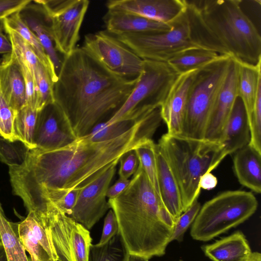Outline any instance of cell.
<instances>
[{
    "label": "cell",
    "instance_id": "1",
    "mask_svg": "<svg viewBox=\"0 0 261 261\" xmlns=\"http://www.w3.org/2000/svg\"><path fill=\"white\" fill-rule=\"evenodd\" d=\"M159 126L157 119L148 115L126 133L109 140L80 138L57 149H30L22 165L9 167L13 193L21 198L28 212L39 214L46 203L84 187L125 152L151 139Z\"/></svg>",
    "mask_w": 261,
    "mask_h": 261
},
{
    "label": "cell",
    "instance_id": "2",
    "mask_svg": "<svg viewBox=\"0 0 261 261\" xmlns=\"http://www.w3.org/2000/svg\"><path fill=\"white\" fill-rule=\"evenodd\" d=\"M138 77L118 75L83 47H76L61 62L53 85L54 102L78 139L121 107Z\"/></svg>",
    "mask_w": 261,
    "mask_h": 261
},
{
    "label": "cell",
    "instance_id": "3",
    "mask_svg": "<svg viewBox=\"0 0 261 261\" xmlns=\"http://www.w3.org/2000/svg\"><path fill=\"white\" fill-rule=\"evenodd\" d=\"M190 36L198 47L256 65L261 37L240 0H186Z\"/></svg>",
    "mask_w": 261,
    "mask_h": 261
},
{
    "label": "cell",
    "instance_id": "4",
    "mask_svg": "<svg viewBox=\"0 0 261 261\" xmlns=\"http://www.w3.org/2000/svg\"><path fill=\"white\" fill-rule=\"evenodd\" d=\"M108 202L129 254L148 259L165 254L175 222L140 165L127 187Z\"/></svg>",
    "mask_w": 261,
    "mask_h": 261
},
{
    "label": "cell",
    "instance_id": "5",
    "mask_svg": "<svg viewBox=\"0 0 261 261\" xmlns=\"http://www.w3.org/2000/svg\"><path fill=\"white\" fill-rule=\"evenodd\" d=\"M156 144L177 184L184 212L198 199L201 176L211 172L225 158L222 145L167 133L161 137Z\"/></svg>",
    "mask_w": 261,
    "mask_h": 261
},
{
    "label": "cell",
    "instance_id": "6",
    "mask_svg": "<svg viewBox=\"0 0 261 261\" xmlns=\"http://www.w3.org/2000/svg\"><path fill=\"white\" fill-rule=\"evenodd\" d=\"M231 57L220 55L198 69L188 93L180 137L203 141L216 99L226 79Z\"/></svg>",
    "mask_w": 261,
    "mask_h": 261
},
{
    "label": "cell",
    "instance_id": "7",
    "mask_svg": "<svg viewBox=\"0 0 261 261\" xmlns=\"http://www.w3.org/2000/svg\"><path fill=\"white\" fill-rule=\"evenodd\" d=\"M257 206V200L251 192H223L200 207L192 223L190 234L195 240L210 241L245 222Z\"/></svg>",
    "mask_w": 261,
    "mask_h": 261
},
{
    "label": "cell",
    "instance_id": "8",
    "mask_svg": "<svg viewBox=\"0 0 261 261\" xmlns=\"http://www.w3.org/2000/svg\"><path fill=\"white\" fill-rule=\"evenodd\" d=\"M143 60V69L134 88L121 107L105 122L106 124L140 118L160 108L180 74L167 62Z\"/></svg>",
    "mask_w": 261,
    "mask_h": 261
},
{
    "label": "cell",
    "instance_id": "9",
    "mask_svg": "<svg viewBox=\"0 0 261 261\" xmlns=\"http://www.w3.org/2000/svg\"><path fill=\"white\" fill-rule=\"evenodd\" d=\"M171 23L168 31L114 36L143 60L167 62L187 50L199 48L191 39L185 10Z\"/></svg>",
    "mask_w": 261,
    "mask_h": 261
},
{
    "label": "cell",
    "instance_id": "10",
    "mask_svg": "<svg viewBox=\"0 0 261 261\" xmlns=\"http://www.w3.org/2000/svg\"><path fill=\"white\" fill-rule=\"evenodd\" d=\"M50 19L56 49L66 56L75 48L88 10V0H38Z\"/></svg>",
    "mask_w": 261,
    "mask_h": 261
},
{
    "label": "cell",
    "instance_id": "11",
    "mask_svg": "<svg viewBox=\"0 0 261 261\" xmlns=\"http://www.w3.org/2000/svg\"><path fill=\"white\" fill-rule=\"evenodd\" d=\"M110 71L128 79L141 74L144 60L107 31L85 36L82 46Z\"/></svg>",
    "mask_w": 261,
    "mask_h": 261
},
{
    "label": "cell",
    "instance_id": "12",
    "mask_svg": "<svg viewBox=\"0 0 261 261\" xmlns=\"http://www.w3.org/2000/svg\"><path fill=\"white\" fill-rule=\"evenodd\" d=\"M119 161L82 188L70 217L87 229H91L110 208L107 193Z\"/></svg>",
    "mask_w": 261,
    "mask_h": 261
},
{
    "label": "cell",
    "instance_id": "13",
    "mask_svg": "<svg viewBox=\"0 0 261 261\" xmlns=\"http://www.w3.org/2000/svg\"><path fill=\"white\" fill-rule=\"evenodd\" d=\"M76 139L55 102L47 104L38 112L34 136V149H57L72 143Z\"/></svg>",
    "mask_w": 261,
    "mask_h": 261
},
{
    "label": "cell",
    "instance_id": "14",
    "mask_svg": "<svg viewBox=\"0 0 261 261\" xmlns=\"http://www.w3.org/2000/svg\"><path fill=\"white\" fill-rule=\"evenodd\" d=\"M238 64L231 58L225 82L216 99L207 126L204 140L221 144L222 136L238 97Z\"/></svg>",
    "mask_w": 261,
    "mask_h": 261
},
{
    "label": "cell",
    "instance_id": "15",
    "mask_svg": "<svg viewBox=\"0 0 261 261\" xmlns=\"http://www.w3.org/2000/svg\"><path fill=\"white\" fill-rule=\"evenodd\" d=\"M198 69L180 74L160 107L161 116L169 135L179 136L181 134L189 91Z\"/></svg>",
    "mask_w": 261,
    "mask_h": 261
},
{
    "label": "cell",
    "instance_id": "16",
    "mask_svg": "<svg viewBox=\"0 0 261 261\" xmlns=\"http://www.w3.org/2000/svg\"><path fill=\"white\" fill-rule=\"evenodd\" d=\"M108 10L136 14L156 21L170 23L185 11L186 0H111Z\"/></svg>",
    "mask_w": 261,
    "mask_h": 261
},
{
    "label": "cell",
    "instance_id": "17",
    "mask_svg": "<svg viewBox=\"0 0 261 261\" xmlns=\"http://www.w3.org/2000/svg\"><path fill=\"white\" fill-rule=\"evenodd\" d=\"M18 231L31 261L58 260L49 232L33 212H29L24 220L18 223Z\"/></svg>",
    "mask_w": 261,
    "mask_h": 261
},
{
    "label": "cell",
    "instance_id": "18",
    "mask_svg": "<svg viewBox=\"0 0 261 261\" xmlns=\"http://www.w3.org/2000/svg\"><path fill=\"white\" fill-rule=\"evenodd\" d=\"M49 233L58 261H71L70 243L76 221L54 204L46 203L45 211L38 218Z\"/></svg>",
    "mask_w": 261,
    "mask_h": 261
},
{
    "label": "cell",
    "instance_id": "19",
    "mask_svg": "<svg viewBox=\"0 0 261 261\" xmlns=\"http://www.w3.org/2000/svg\"><path fill=\"white\" fill-rule=\"evenodd\" d=\"M107 32L114 36L128 33L165 32L172 27L171 22L165 23L136 14L108 10L103 17Z\"/></svg>",
    "mask_w": 261,
    "mask_h": 261
},
{
    "label": "cell",
    "instance_id": "20",
    "mask_svg": "<svg viewBox=\"0 0 261 261\" xmlns=\"http://www.w3.org/2000/svg\"><path fill=\"white\" fill-rule=\"evenodd\" d=\"M19 14L42 44L58 74L62 61L57 53L52 37L50 19L45 9L38 1H31L19 11Z\"/></svg>",
    "mask_w": 261,
    "mask_h": 261
},
{
    "label": "cell",
    "instance_id": "21",
    "mask_svg": "<svg viewBox=\"0 0 261 261\" xmlns=\"http://www.w3.org/2000/svg\"><path fill=\"white\" fill-rule=\"evenodd\" d=\"M0 91L15 113L26 105L24 79L12 52L6 55L0 63Z\"/></svg>",
    "mask_w": 261,
    "mask_h": 261
},
{
    "label": "cell",
    "instance_id": "22",
    "mask_svg": "<svg viewBox=\"0 0 261 261\" xmlns=\"http://www.w3.org/2000/svg\"><path fill=\"white\" fill-rule=\"evenodd\" d=\"M250 130L244 104L237 97L226 123L221 144L224 158L249 144Z\"/></svg>",
    "mask_w": 261,
    "mask_h": 261
},
{
    "label": "cell",
    "instance_id": "23",
    "mask_svg": "<svg viewBox=\"0 0 261 261\" xmlns=\"http://www.w3.org/2000/svg\"><path fill=\"white\" fill-rule=\"evenodd\" d=\"M233 154V170L240 184L260 193L261 153L248 144Z\"/></svg>",
    "mask_w": 261,
    "mask_h": 261
},
{
    "label": "cell",
    "instance_id": "24",
    "mask_svg": "<svg viewBox=\"0 0 261 261\" xmlns=\"http://www.w3.org/2000/svg\"><path fill=\"white\" fill-rule=\"evenodd\" d=\"M155 154L161 201L163 206L175 222L183 213L178 187L166 159L156 144Z\"/></svg>",
    "mask_w": 261,
    "mask_h": 261
},
{
    "label": "cell",
    "instance_id": "25",
    "mask_svg": "<svg viewBox=\"0 0 261 261\" xmlns=\"http://www.w3.org/2000/svg\"><path fill=\"white\" fill-rule=\"evenodd\" d=\"M212 261H246L252 252L247 240L241 231L201 247Z\"/></svg>",
    "mask_w": 261,
    "mask_h": 261
},
{
    "label": "cell",
    "instance_id": "26",
    "mask_svg": "<svg viewBox=\"0 0 261 261\" xmlns=\"http://www.w3.org/2000/svg\"><path fill=\"white\" fill-rule=\"evenodd\" d=\"M237 61L238 64V97L244 104L249 122L258 89L261 88V62L256 65H253Z\"/></svg>",
    "mask_w": 261,
    "mask_h": 261
},
{
    "label": "cell",
    "instance_id": "27",
    "mask_svg": "<svg viewBox=\"0 0 261 261\" xmlns=\"http://www.w3.org/2000/svg\"><path fill=\"white\" fill-rule=\"evenodd\" d=\"M3 23L18 33L31 46L41 64L50 74L54 84L58 80L54 65L39 40L16 12L3 21Z\"/></svg>",
    "mask_w": 261,
    "mask_h": 261
},
{
    "label": "cell",
    "instance_id": "28",
    "mask_svg": "<svg viewBox=\"0 0 261 261\" xmlns=\"http://www.w3.org/2000/svg\"><path fill=\"white\" fill-rule=\"evenodd\" d=\"M18 224L7 220L0 210V235L8 261H30L19 238Z\"/></svg>",
    "mask_w": 261,
    "mask_h": 261
},
{
    "label": "cell",
    "instance_id": "29",
    "mask_svg": "<svg viewBox=\"0 0 261 261\" xmlns=\"http://www.w3.org/2000/svg\"><path fill=\"white\" fill-rule=\"evenodd\" d=\"M220 55L203 48L187 50L169 60L167 63L179 74L199 69L217 59Z\"/></svg>",
    "mask_w": 261,
    "mask_h": 261
},
{
    "label": "cell",
    "instance_id": "30",
    "mask_svg": "<svg viewBox=\"0 0 261 261\" xmlns=\"http://www.w3.org/2000/svg\"><path fill=\"white\" fill-rule=\"evenodd\" d=\"M38 111L29 105H25L15 114L13 130L15 140L23 142L30 149L35 148L34 136Z\"/></svg>",
    "mask_w": 261,
    "mask_h": 261
},
{
    "label": "cell",
    "instance_id": "31",
    "mask_svg": "<svg viewBox=\"0 0 261 261\" xmlns=\"http://www.w3.org/2000/svg\"><path fill=\"white\" fill-rule=\"evenodd\" d=\"M128 254L124 244L118 232L103 245L91 244L89 261H126Z\"/></svg>",
    "mask_w": 261,
    "mask_h": 261
},
{
    "label": "cell",
    "instance_id": "32",
    "mask_svg": "<svg viewBox=\"0 0 261 261\" xmlns=\"http://www.w3.org/2000/svg\"><path fill=\"white\" fill-rule=\"evenodd\" d=\"M143 117L126 118L109 125L105 122H101L95 126L90 133L81 138L92 142L104 141L117 138L134 127Z\"/></svg>",
    "mask_w": 261,
    "mask_h": 261
},
{
    "label": "cell",
    "instance_id": "33",
    "mask_svg": "<svg viewBox=\"0 0 261 261\" xmlns=\"http://www.w3.org/2000/svg\"><path fill=\"white\" fill-rule=\"evenodd\" d=\"M135 150L139 159V165L161 200L158 184L155 143L152 139H148L135 148Z\"/></svg>",
    "mask_w": 261,
    "mask_h": 261
},
{
    "label": "cell",
    "instance_id": "34",
    "mask_svg": "<svg viewBox=\"0 0 261 261\" xmlns=\"http://www.w3.org/2000/svg\"><path fill=\"white\" fill-rule=\"evenodd\" d=\"M12 45V52L28 67L34 81L36 69L41 63L29 44L16 32L4 25Z\"/></svg>",
    "mask_w": 261,
    "mask_h": 261
},
{
    "label": "cell",
    "instance_id": "35",
    "mask_svg": "<svg viewBox=\"0 0 261 261\" xmlns=\"http://www.w3.org/2000/svg\"><path fill=\"white\" fill-rule=\"evenodd\" d=\"M30 149L22 141L0 137V161L9 167L20 166L25 161Z\"/></svg>",
    "mask_w": 261,
    "mask_h": 261
},
{
    "label": "cell",
    "instance_id": "36",
    "mask_svg": "<svg viewBox=\"0 0 261 261\" xmlns=\"http://www.w3.org/2000/svg\"><path fill=\"white\" fill-rule=\"evenodd\" d=\"M92 238L90 232L76 222L71 232L70 252L71 261H89Z\"/></svg>",
    "mask_w": 261,
    "mask_h": 261
},
{
    "label": "cell",
    "instance_id": "37",
    "mask_svg": "<svg viewBox=\"0 0 261 261\" xmlns=\"http://www.w3.org/2000/svg\"><path fill=\"white\" fill-rule=\"evenodd\" d=\"M35 83L36 95L35 108L38 112L47 104L54 102V83L48 71L41 63L36 69Z\"/></svg>",
    "mask_w": 261,
    "mask_h": 261
},
{
    "label": "cell",
    "instance_id": "38",
    "mask_svg": "<svg viewBox=\"0 0 261 261\" xmlns=\"http://www.w3.org/2000/svg\"><path fill=\"white\" fill-rule=\"evenodd\" d=\"M201 205L197 200L175 220L174 227L169 240V243L173 241L181 242L184 240V236L187 229L194 222L197 215Z\"/></svg>",
    "mask_w": 261,
    "mask_h": 261
},
{
    "label": "cell",
    "instance_id": "39",
    "mask_svg": "<svg viewBox=\"0 0 261 261\" xmlns=\"http://www.w3.org/2000/svg\"><path fill=\"white\" fill-rule=\"evenodd\" d=\"M249 124L250 130L249 145L261 153V88L258 89Z\"/></svg>",
    "mask_w": 261,
    "mask_h": 261
},
{
    "label": "cell",
    "instance_id": "40",
    "mask_svg": "<svg viewBox=\"0 0 261 261\" xmlns=\"http://www.w3.org/2000/svg\"><path fill=\"white\" fill-rule=\"evenodd\" d=\"M15 112L5 99L0 91V136L10 140H15L13 125Z\"/></svg>",
    "mask_w": 261,
    "mask_h": 261
},
{
    "label": "cell",
    "instance_id": "41",
    "mask_svg": "<svg viewBox=\"0 0 261 261\" xmlns=\"http://www.w3.org/2000/svg\"><path fill=\"white\" fill-rule=\"evenodd\" d=\"M119 178L127 179L137 171L139 161L135 149L125 152L120 158Z\"/></svg>",
    "mask_w": 261,
    "mask_h": 261
},
{
    "label": "cell",
    "instance_id": "42",
    "mask_svg": "<svg viewBox=\"0 0 261 261\" xmlns=\"http://www.w3.org/2000/svg\"><path fill=\"white\" fill-rule=\"evenodd\" d=\"M118 231V226L115 215L112 210H110L104 221V224L101 238L98 243L99 245L107 243L113 237Z\"/></svg>",
    "mask_w": 261,
    "mask_h": 261
},
{
    "label": "cell",
    "instance_id": "43",
    "mask_svg": "<svg viewBox=\"0 0 261 261\" xmlns=\"http://www.w3.org/2000/svg\"><path fill=\"white\" fill-rule=\"evenodd\" d=\"M32 0H0V22L20 11Z\"/></svg>",
    "mask_w": 261,
    "mask_h": 261
},
{
    "label": "cell",
    "instance_id": "44",
    "mask_svg": "<svg viewBox=\"0 0 261 261\" xmlns=\"http://www.w3.org/2000/svg\"><path fill=\"white\" fill-rule=\"evenodd\" d=\"M81 189L76 188L68 191L62 197L53 204L70 216Z\"/></svg>",
    "mask_w": 261,
    "mask_h": 261
},
{
    "label": "cell",
    "instance_id": "45",
    "mask_svg": "<svg viewBox=\"0 0 261 261\" xmlns=\"http://www.w3.org/2000/svg\"><path fill=\"white\" fill-rule=\"evenodd\" d=\"M130 180L119 178L111 187H109L107 197L112 199L119 195L129 185Z\"/></svg>",
    "mask_w": 261,
    "mask_h": 261
},
{
    "label": "cell",
    "instance_id": "46",
    "mask_svg": "<svg viewBox=\"0 0 261 261\" xmlns=\"http://www.w3.org/2000/svg\"><path fill=\"white\" fill-rule=\"evenodd\" d=\"M217 184V178L211 172H206L200 177L199 187L201 189L210 190L216 187Z\"/></svg>",
    "mask_w": 261,
    "mask_h": 261
},
{
    "label": "cell",
    "instance_id": "47",
    "mask_svg": "<svg viewBox=\"0 0 261 261\" xmlns=\"http://www.w3.org/2000/svg\"><path fill=\"white\" fill-rule=\"evenodd\" d=\"M3 24L0 25V54L8 55L12 53V45L10 40L3 31Z\"/></svg>",
    "mask_w": 261,
    "mask_h": 261
},
{
    "label": "cell",
    "instance_id": "48",
    "mask_svg": "<svg viewBox=\"0 0 261 261\" xmlns=\"http://www.w3.org/2000/svg\"><path fill=\"white\" fill-rule=\"evenodd\" d=\"M149 259L135 254H128L126 261H148Z\"/></svg>",
    "mask_w": 261,
    "mask_h": 261
},
{
    "label": "cell",
    "instance_id": "49",
    "mask_svg": "<svg viewBox=\"0 0 261 261\" xmlns=\"http://www.w3.org/2000/svg\"><path fill=\"white\" fill-rule=\"evenodd\" d=\"M246 261H261V254L258 252H252Z\"/></svg>",
    "mask_w": 261,
    "mask_h": 261
},
{
    "label": "cell",
    "instance_id": "50",
    "mask_svg": "<svg viewBox=\"0 0 261 261\" xmlns=\"http://www.w3.org/2000/svg\"><path fill=\"white\" fill-rule=\"evenodd\" d=\"M0 261H8L5 250L2 242H0Z\"/></svg>",
    "mask_w": 261,
    "mask_h": 261
},
{
    "label": "cell",
    "instance_id": "51",
    "mask_svg": "<svg viewBox=\"0 0 261 261\" xmlns=\"http://www.w3.org/2000/svg\"><path fill=\"white\" fill-rule=\"evenodd\" d=\"M2 242V240H1V235H0V242Z\"/></svg>",
    "mask_w": 261,
    "mask_h": 261
},
{
    "label": "cell",
    "instance_id": "52",
    "mask_svg": "<svg viewBox=\"0 0 261 261\" xmlns=\"http://www.w3.org/2000/svg\"><path fill=\"white\" fill-rule=\"evenodd\" d=\"M49 261H58V260H49Z\"/></svg>",
    "mask_w": 261,
    "mask_h": 261
},
{
    "label": "cell",
    "instance_id": "53",
    "mask_svg": "<svg viewBox=\"0 0 261 261\" xmlns=\"http://www.w3.org/2000/svg\"><path fill=\"white\" fill-rule=\"evenodd\" d=\"M0 210H2L1 206H0Z\"/></svg>",
    "mask_w": 261,
    "mask_h": 261
},
{
    "label": "cell",
    "instance_id": "54",
    "mask_svg": "<svg viewBox=\"0 0 261 261\" xmlns=\"http://www.w3.org/2000/svg\"><path fill=\"white\" fill-rule=\"evenodd\" d=\"M179 261H182V260H180Z\"/></svg>",
    "mask_w": 261,
    "mask_h": 261
}]
</instances>
